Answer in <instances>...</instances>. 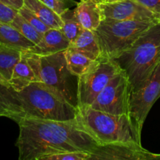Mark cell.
I'll return each instance as SVG.
<instances>
[{"label":"cell","mask_w":160,"mask_h":160,"mask_svg":"<svg viewBox=\"0 0 160 160\" xmlns=\"http://www.w3.org/2000/svg\"><path fill=\"white\" fill-rule=\"evenodd\" d=\"M17 123L20 133L16 146L20 160H42L46 156L64 152L92 153L98 146L77 119L51 120L23 117Z\"/></svg>","instance_id":"cell-1"},{"label":"cell","mask_w":160,"mask_h":160,"mask_svg":"<svg viewBox=\"0 0 160 160\" xmlns=\"http://www.w3.org/2000/svg\"><path fill=\"white\" fill-rule=\"evenodd\" d=\"M76 119L98 145L112 143L142 145V131L130 115H115L88 106L78 108Z\"/></svg>","instance_id":"cell-2"},{"label":"cell","mask_w":160,"mask_h":160,"mask_svg":"<svg viewBox=\"0 0 160 160\" xmlns=\"http://www.w3.org/2000/svg\"><path fill=\"white\" fill-rule=\"evenodd\" d=\"M115 60L128 75L132 92L142 86L160 62V21L145 31Z\"/></svg>","instance_id":"cell-3"},{"label":"cell","mask_w":160,"mask_h":160,"mask_svg":"<svg viewBox=\"0 0 160 160\" xmlns=\"http://www.w3.org/2000/svg\"><path fill=\"white\" fill-rule=\"evenodd\" d=\"M23 117L51 120L76 119L78 107L69 102L59 92L42 82L31 83L17 92Z\"/></svg>","instance_id":"cell-4"},{"label":"cell","mask_w":160,"mask_h":160,"mask_svg":"<svg viewBox=\"0 0 160 160\" xmlns=\"http://www.w3.org/2000/svg\"><path fill=\"white\" fill-rule=\"evenodd\" d=\"M160 20H102L95 31L102 57L115 59Z\"/></svg>","instance_id":"cell-5"},{"label":"cell","mask_w":160,"mask_h":160,"mask_svg":"<svg viewBox=\"0 0 160 160\" xmlns=\"http://www.w3.org/2000/svg\"><path fill=\"white\" fill-rule=\"evenodd\" d=\"M40 82L59 92L69 102L78 107V77L67 67L65 51L39 56Z\"/></svg>","instance_id":"cell-6"},{"label":"cell","mask_w":160,"mask_h":160,"mask_svg":"<svg viewBox=\"0 0 160 160\" xmlns=\"http://www.w3.org/2000/svg\"><path fill=\"white\" fill-rule=\"evenodd\" d=\"M122 69L115 59L100 58L78 78V108L91 106L98 94Z\"/></svg>","instance_id":"cell-7"},{"label":"cell","mask_w":160,"mask_h":160,"mask_svg":"<svg viewBox=\"0 0 160 160\" xmlns=\"http://www.w3.org/2000/svg\"><path fill=\"white\" fill-rule=\"evenodd\" d=\"M131 93L129 78L121 70L109 81L90 107L115 115H130Z\"/></svg>","instance_id":"cell-8"},{"label":"cell","mask_w":160,"mask_h":160,"mask_svg":"<svg viewBox=\"0 0 160 160\" xmlns=\"http://www.w3.org/2000/svg\"><path fill=\"white\" fill-rule=\"evenodd\" d=\"M159 98L160 62L142 86L131 93L130 116L141 131L149 111Z\"/></svg>","instance_id":"cell-9"},{"label":"cell","mask_w":160,"mask_h":160,"mask_svg":"<svg viewBox=\"0 0 160 160\" xmlns=\"http://www.w3.org/2000/svg\"><path fill=\"white\" fill-rule=\"evenodd\" d=\"M99 8L102 20H160L135 0H99Z\"/></svg>","instance_id":"cell-10"},{"label":"cell","mask_w":160,"mask_h":160,"mask_svg":"<svg viewBox=\"0 0 160 160\" xmlns=\"http://www.w3.org/2000/svg\"><path fill=\"white\" fill-rule=\"evenodd\" d=\"M90 160H154V153L139 144L112 143L98 145Z\"/></svg>","instance_id":"cell-11"},{"label":"cell","mask_w":160,"mask_h":160,"mask_svg":"<svg viewBox=\"0 0 160 160\" xmlns=\"http://www.w3.org/2000/svg\"><path fill=\"white\" fill-rule=\"evenodd\" d=\"M70 44L71 42L60 29L50 28L44 33L42 40L38 43L26 51L39 56H45L65 51Z\"/></svg>","instance_id":"cell-12"},{"label":"cell","mask_w":160,"mask_h":160,"mask_svg":"<svg viewBox=\"0 0 160 160\" xmlns=\"http://www.w3.org/2000/svg\"><path fill=\"white\" fill-rule=\"evenodd\" d=\"M73 10L84 29L95 31L101 24L99 0H80Z\"/></svg>","instance_id":"cell-13"},{"label":"cell","mask_w":160,"mask_h":160,"mask_svg":"<svg viewBox=\"0 0 160 160\" xmlns=\"http://www.w3.org/2000/svg\"><path fill=\"white\" fill-rule=\"evenodd\" d=\"M0 117H7L18 123L23 118V112L17 93L12 87L0 83Z\"/></svg>","instance_id":"cell-14"},{"label":"cell","mask_w":160,"mask_h":160,"mask_svg":"<svg viewBox=\"0 0 160 160\" xmlns=\"http://www.w3.org/2000/svg\"><path fill=\"white\" fill-rule=\"evenodd\" d=\"M37 81L35 74L28 63L23 52L19 62L16 64L12 71V77L9 81L11 87L16 92H20L31 83Z\"/></svg>","instance_id":"cell-15"},{"label":"cell","mask_w":160,"mask_h":160,"mask_svg":"<svg viewBox=\"0 0 160 160\" xmlns=\"http://www.w3.org/2000/svg\"><path fill=\"white\" fill-rule=\"evenodd\" d=\"M71 45L93 60H98L102 58L101 48L94 31L83 29Z\"/></svg>","instance_id":"cell-16"},{"label":"cell","mask_w":160,"mask_h":160,"mask_svg":"<svg viewBox=\"0 0 160 160\" xmlns=\"http://www.w3.org/2000/svg\"><path fill=\"white\" fill-rule=\"evenodd\" d=\"M23 5L49 28L61 29L62 20L60 16L41 0H23Z\"/></svg>","instance_id":"cell-17"},{"label":"cell","mask_w":160,"mask_h":160,"mask_svg":"<svg viewBox=\"0 0 160 160\" xmlns=\"http://www.w3.org/2000/svg\"><path fill=\"white\" fill-rule=\"evenodd\" d=\"M65 57L68 69L72 74L78 78L85 73L96 61L75 48L71 44L65 50Z\"/></svg>","instance_id":"cell-18"},{"label":"cell","mask_w":160,"mask_h":160,"mask_svg":"<svg viewBox=\"0 0 160 160\" xmlns=\"http://www.w3.org/2000/svg\"><path fill=\"white\" fill-rule=\"evenodd\" d=\"M0 44L20 51H26L34 45L13 27L4 23H0Z\"/></svg>","instance_id":"cell-19"},{"label":"cell","mask_w":160,"mask_h":160,"mask_svg":"<svg viewBox=\"0 0 160 160\" xmlns=\"http://www.w3.org/2000/svg\"><path fill=\"white\" fill-rule=\"evenodd\" d=\"M22 52L17 48L0 44V73L7 80H10L16 64L22 56Z\"/></svg>","instance_id":"cell-20"},{"label":"cell","mask_w":160,"mask_h":160,"mask_svg":"<svg viewBox=\"0 0 160 160\" xmlns=\"http://www.w3.org/2000/svg\"><path fill=\"white\" fill-rule=\"evenodd\" d=\"M60 17L62 20V26L60 30L72 43L84 28L77 18L73 9H68Z\"/></svg>","instance_id":"cell-21"},{"label":"cell","mask_w":160,"mask_h":160,"mask_svg":"<svg viewBox=\"0 0 160 160\" xmlns=\"http://www.w3.org/2000/svg\"><path fill=\"white\" fill-rule=\"evenodd\" d=\"M11 26L17 29L20 34L24 36L27 39L36 45L42 38L43 34L39 33L34 27L30 24L20 13H17L10 23Z\"/></svg>","instance_id":"cell-22"},{"label":"cell","mask_w":160,"mask_h":160,"mask_svg":"<svg viewBox=\"0 0 160 160\" xmlns=\"http://www.w3.org/2000/svg\"><path fill=\"white\" fill-rule=\"evenodd\" d=\"M91 152L87 151L64 152L46 156L42 160H90Z\"/></svg>","instance_id":"cell-23"},{"label":"cell","mask_w":160,"mask_h":160,"mask_svg":"<svg viewBox=\"0 0 160 160\" xmlns=\"http://www.w3.org/2000/svg\"><path fill=\"white\" fill-rule=\"evenodd\" d=\"M18 12L30 23L32 25L39 33L43 34L50 29L45 23H44L32 11L23 5L18 10Z\"/></svg>","instance_id":"cell-24"},{"label":"cell","mask_w":160,"mask_h":160,"mask_svg":"<svg viewBox=\"0 0 160 160\" xmlns=\"http://www.w3.org/2000/svg\"><path fill=\"white\" fill-rule=\"evenodd\" d=\"M59 16L78 4L74 0H41Z\"/></svg>","instance_id":"cell-25"},{"label":"cell","mask_w":160,"mask_h":160,"mask_svg":"<svg viewBox=\"0 0 160 160\" xmlns=\"http://www.w3.org/2000/svg\"><path fill=\"white\" fill-rule=\"evenodd\" d=\"M18 13V10L0 2V23L10 24Z\"/></svg>","instance_id":"cell-26"},{"label":"cell","mask_w":160,"mask_h":160,"mask_svg":"<svg viewBox=\"0 0 160 160\" xmlns=\"http://www.w3.org/2000/svg\"><path fill=\"white\" fill-rule=\"evenodd\" d=\"M160 17V0H135Z\"/></svg>","instance_id":"cell-27"},{"label":"cell","mask_w":160,"mask_h":160,"mask_svg":"<svg viewBox=\"0 0 160 160\" xmlns=\"http://www.w3.org/2000/svg\"><path fill=\"white\" fill-rule=\"evenodd\" d=\"M0 2L19 10L23 6V0H0Z\"/></svg>","instance_id":"cell-28"},{"label":"cell","mask_w":160,"mask_h":160,"mask_svg":"<svg viewBox=\"0 0 160 160\" xmlns=\"http://www.w3.org/2000/svg\"><path fill=\"white\" fill-rule=\"evenodd\" d=\"M0 83L2 84H4V85L8 86V87H11V85H10V84H9V81H8L7 80H6V78H5L1 74V73H0Z\"/></svg>","instance_id":"cell-29"},{"label":"cell","mask_w":160,"mask_h":160,"mask_svg":"<svg viewBox=\"0 0 160 160\" xmlns=\"http://www.w3.org/2000/svg\"><path fill=\"white\" fill-rule=\"evenodd\" d=\"M154 160H160V154H155L154 153Z\"/></svg>","instance_id":"cell-30"}]
</instances>
